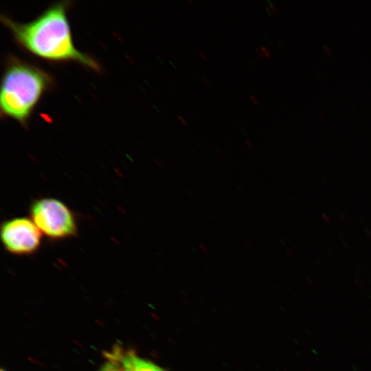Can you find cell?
<instances>
[{"mask_svg": "<svg viewBox=\"0 0 371 371\" xmlns=\"http://www.w3.org/2000/svg\"><path fill=\"white\" fill-rule=\"evenodd\" d=\"M70 2H58L30 22L20 23L1 16L16 43L41 58L54 62L74 61L99 71L98 63L79 51L73 42L67 16Z\"/></svg>", "mask_w": 371, "mask_h": 371, "instance_id": "6da1fadb", "label": "cell"}, {"mask_svg": "<svg viewBox=\"0 0 371 371\" xmlns=\"http://www.w3.org/2000/svg\"><path fill=\"white\" fill-rule=\"evenodd\" d=\"M52 82L51 78L44 71L18 58H11L1 80V115L25 126Z\"/></svg>", "mask_w": 371, "mask_h": 371, "instance_id": "7a4b0ae2", "label": "cell"}, {"mask_svg": "<svg viewBox=\"0 0 371 371\" xmlns=\"http://www.w3.org/2000/svg\"><path fill=\"white\" fill-rule=\"evenodd\" d=\"M30 214L42 234L51 240H65L77 234L74 214L59 199L49 197L36 199L30 205Z\"/></svg>", "mask_w": 371, "mask_h": 371, "instance_id": "3957f363", "label": "cell"}, {"mask_svg": "<svg viewBox=\"0 0 371 371\" xmlns=\"http://www.w3.org/2000/svg\"><path fill=\"white\" fill-rule=\"evenodd\" d=\"M0 238L8 252L16 256H29L41 247L42 233L31 218L16 217L1 224Z\"/></svg>", "mask_w": 371, "mask_h": 371, "instance_id": "277c9868", "label": "cell"}, {"mask_svg": "<svg viewBox=\"0 0 371 371\" xmlns=\"http://www.w3.org/2000/svg\"><path fill=\"white\" fill-rule=\"evenodd\" d=\"M109 355L120 363L122 371H166L157 364L138 357L131 350L115 348Z\"/></svg>", "mask_w": 371, "mask_h": 371, "instance_id": "5b68a950", "label": "cell"}, {"mask_svg": "<svg viewBox=\"0 0 371 371\" xmlns=\"http://www.w3.org/2000/svg\"><path fill=\"white\" fill-rule=\"evenodd\" d=\"M108 361L103 365L100 371H122L119 362L108 354Z\"/></svg>", "mask_w": 371, "mask_h": 371, "instance_id": "8992f818", "label": "cell"}, {"mask_svg": "<svg viewBox=\"0 0 371 371\" xmlns=\"http://www.w3.org/2000/svg\"><path fill=\"white\" fill-rule=\"evenodd\" d=\"M260 50L263 53L264 56H265L267 57H270L271 53H270L269 50L266 47L262 45L260 47Z\"/></svg>", "mask_w": 371, "mask_h": 371, "instance_id": "52a82bcc", "label": "cell"}, {"mask_svg": "<svg viewBox=\"0 0 371 371\" xmlns=\"http://www.w3.org/2000/svg\"><path fill=\"white\" fill-rule=\"evenodd\" d=\"M249 98L254 102L255 105L258 106L259 104L258 100L256 99V98L254 95H250Z\"/></svg>", "mask_w": 371, "mask_h": 371, "instance_id": "ba28073f", "label": "cell"}, {"mask_svg": "<svg viewBox=\"0 0 371 371\" xmlns=\"http://www.w3.org/2000/svg\"><path fill=\"white\" fill-rule=\"evenodd\" d=\"M199 54L204 60H208V57L207 56V55L203 52L199 50Z\"/></svg>", "mask_w": 371, "mask_h": 371, "instance_id": "9c48e42d", "label": "cell"}, {"mask_svg": "<svg viewBox=\"0 0 371 371\" xmlns=\"http://www.w3.org/2000/svg\"><path fill=\"white\" fill-rule=\"evenodd\" d=\"M177 117L183 124H184V125L188 124L187 121L182 116L178 115Z\"/></svg>", "mask_w": 371, "mask_h": 371, "instance_id": "30bf717a", "label": "cell"}, {"mask_svg": "<svg viewBox=\"0 0 371 371\" xmlns=\"http://www.w3.org/2000/svg\"><path fill=\"white\" fill-rule=\"evenodd\" d=\"M201 78H202L203 80H204V82H205L207 85H210V84H211L210 80L209 79H207V78H206V76L202 75V76H201Z\"/></svg>", "mask_w": 371, "mask_h": 371, "instance_id": "8fae6325", "label": "cell"}, {"mask_svg": "<svg viewBox=\"0 0 371 371\" xmlns=\"http://www.w3.org/2000/svg\"><path fill=\"white\" fill-rule=\"evenodd\" d=\"M268 1V3L269 5V6L272 8V10H273V12H276L277 11V9L274 6V5L270 1Z\"/></svg>", "mask_w": 371, "mask_h": 371, "instance_id": "7c38bea8", "label": "cell"}, {"mask_svg": "<svg viewBox=\"0 0 371 371\" xmlns=\"http://www.w3.org/2000/svg\"><path fill=\"white\" fill-rule=\"evenodd\" d=\"M256 52L258 54V55L260 56V57H263L264 56V54L263 53L261 52L260 49L258 48V47H256Z\"/></svg>", "mask_w": 371, "mask_h": 371, "instance_id": "4fadbf2b", "label": "cell"}, {"mask_svg": "<svg viewBox=\"0 0 371 371\" xmlns=\"http://www.w3.org/2000/svg\"><path fill=\"white\" fill-rule=\"evenodd\" d=\"M245 143L249 148H252L253 146L249 140L246 139Z\"/></svg>", "mask_w": 371, "mask_h": 371, "instance_id": "5bb4252c", "label": "cell"}, {"mask_svg": "<svg viewBox=\"0 0 371 371\" xmlns=\"http://www.w3.org/2000/svg\"><path fill=\"white\" fill-rule=\"evenodd\" d=\"M1 371H3V370H1Z\"/></svg>", "mask_w": 371, "mask_h": 371, "instance_id": "9a60e30c", "label": "cell"}]
</instances>
